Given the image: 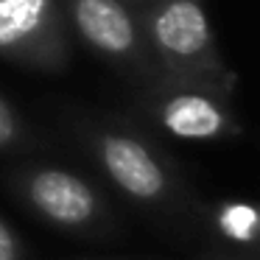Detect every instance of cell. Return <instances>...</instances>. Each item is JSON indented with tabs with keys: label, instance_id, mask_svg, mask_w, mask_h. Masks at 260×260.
I'll return each instance as SVG.
<instances>
[{
	"label": "cell",
	"instance_id": "obj_7",
	"mask_svg": "<svg viewBox=\"0 0 260 260\" xmlns=\"http://www.w3.org/2000/svg\"><path fill=\"white\" fill-rule=\"evenodd\" d=\"M196 221L204 226L210 252L224 254L226 260H257L260 213L246 199H218L202 202Z\"/></svg>",
	"mask_w": 260,
	"mask_h": 260
},
{
	"label": "cell",
	"instance_id": "obj_8",
	"mask_svg": "<svg viewBox=\"0 0 260 260\" xmlns=\"http://www.w3.org/2000/svg\"><path fill=\"white\" fill-rule=\"evenodd\" d=\"M40 146V135L25 115L0 92V154H23Z\"/></svg>",
	"mask_w": 260,
	"mask_h": 260
},
{
	"label": "cell",
	"instance_id": "obj_6",
	"mask_svg": "<svg viewBox=\"0 0 260 260\" xmlns=\"http://www.w3.org/2000/svg\"><path fill=\"white\" fill-rule=\"evenodd\" d=\"M73 31L62 0H0V59L37 73H62Z\"/></svg>",
	"mask_w": 260,
	"mask_h": 260
},
{
	"label": "cell",
	"instance_id": "obj_2",
	"mask_svg": "<svg viewBox=\"0 0 260 260\" xmlns=\"http://www.w3.org/2000/svg\"><path fill=\"white\" fill-rule=\"evenodd\" d=\"M137 14L157 64V81L235 95L238 73L226 64L204 0H151L137 6Z\"/></svg>",
	"mask_w": 260,
	"mask_h": 260
},
{
	"label": "cell",
	"instance_id": "obj_1",
	"mask_svg": "<svg viewBox=\"0 0 260 260\" xmlns=\"http://www.w3.org/2000/svg\"><path fill=\"white\" fill-rule=\"evenodd\" d=\"M68 126L104 179L135 207L171 218L190 215L196 221L202 199L171 154L132 120L112 112H81L73 115Z\"/></svg>",
	"mask_w": 260,
	"mask_h": 260
},
{
	"label": "cell",
	"instance_id": "obj_10",
	"mask_svg": "<svg viewBox=\"0 0 260 260\" xmlns=\"http://www.w3.org/2000/svg\"><path fill=\"white\" fill-rule=\"evenodd\" d=\"M202 260H226V257H224V254H218V252H207Z\"/></svg>",
	"mask_w": 260,
	"mask_h": 260
},
{
	"label": "cell",
	"instance_id": "obj_4",
	"mask_svg": "<svg viewBox=\"0 0 260 260\" xmlns=\"http://www.w3.org/2000/svg\"><path fill=\"white\" fill-rule=\"evenodd\" d=\"M62 6L70 31L135 87H148L159 79L137 6L126 0H62Z\"/></svg>",
	"mask_w": 260,
	"mask_h": 260
},
{
	"label": "cell",
	"instance_id": "obj_3",
	"mask_svg": "<svg viewBox=\"0 0 260 260\" xmlns=\"http://www.w3.org/2000/svg\"><path fill=\"white\" fill-rule=\"evenodd\" d=\"M12 196L53 230L79 238L112 235L118 218L107 193L84 174L53 162H25L6 174Z\"/></svg>",
	"mask_w": 260,
	"mask_h": 260
},
{
	"label": "cell",
	"instance_id": "obj_11",
	"mask_svg": "<svg viewBox=\"0 0 260 260\" xmlns=\"http://www.w3.org/2000/svg\"><path fill=\"white\" fill-rule=\"evenodd\" d=\"M126 3H132V6H143V3H151V0H126Z\"/></svg>",
	"mask_w": 260,
	"mask_h": 260
},
{
	"label": "cell",
	"instance_id": "obj_5",
	"mask_svg": "<svg viewBox=\"0 0 260 260\" xmlns=\"http://www.w3.org/2000/svg\"><path fill=\"white\" fill-rule=\"evenodd\" d=\"M135 109L162 135L185 143H221L243 137V120L224 98L204 87L154 81L137 87Z\"/></svg>",
	"mask_w": 260,
	"mask_h": 260
},
{
	"label": "cell",
	"instance_id": "obj_9",
	"mask_svg": "<svg viewBox=\"0 0 260 260\" xmlns=\"http://www.w3.org/2000/svg\"><path fill=\"white\" fill-rule=\"evenodd\" d=\"M0 260H25L23 238L3 215H0Z\"/></svg>",
	"mask_w": 260,
	"mask_h": 260
}]
</instances>
